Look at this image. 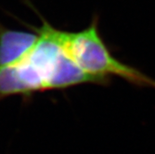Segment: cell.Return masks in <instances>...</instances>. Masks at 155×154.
Here are the masks:
<instances>
[{
	"label": "cell",
	"instance_id": "cell-1",
	"mask_svg": "<svg viewBox=\"0 0 155 154\" xmlns=\"http://www.w3.org/2000/svg\"><path fill=\"white\" fill-rule=\"evenodd\" d=\"M23 1L36 12L42 24L36 27L22 22L38 34V39L18 62L0 68V98L96 83L67 54L59 36L60 29L44 19L29 0Z\"/></svg>",
	"mask_w": 155,
	"mask_h": 154
},
{
	"label": "cell",
	"instance_id": "cell-2",
	"mask_svg": "<svg viewBox=\"0 0 155 154\" xmlns=\"http://www.w3.org/2000/svg\"><path fill=\"white\" fill-rule=\"evenodd\" d=\"M67 54L96 83H104L109 76H117L137 86L155 88V80L113 56L105 44L94 15L86 28L77 32L59 30Z\"/></svg>",
	"mask_w": 155,
	"mask_h": 154
},
{
	"label": "cell",
	"instance_id": "cell-3",
	"mask_svg": "<svg viewBox=\"0 0 155 154\" xmlns=\"http://www.w3.org/2000/svg\"><path fill=\"white\" fill-rule=\"evenodd\" d=\"M38 39L36 32L13 30L0 23V68L15 64L27 54Z\"/></svg>",
	"mask_w": 155,
	"mask_h": 154
}]
</instances>
